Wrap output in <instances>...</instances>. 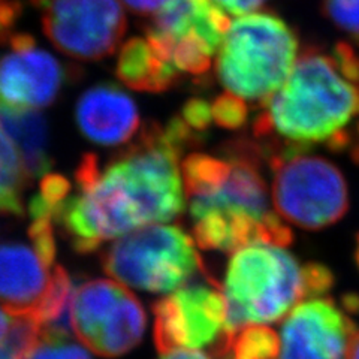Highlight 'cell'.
<instances>
[{"mask_svg":"<svg viewBox=\"0 0 359 359\" xmlns=\"http://www.w3.org/2000/svg\"><path fill=\"white\" fill-rule=\"evenodd\" d=\"M196 141L177 116L166 126L150 123L105 166L95 154H84L74 174L76 192L71 190L55 216L72 249L92 253L109 240L182 215L180 159Z\"/></svg>","mask_w":359,"mask_h":359,"instance_id":"1","label":"cell"},{"mask_svg":"<svg viewBox=\"0 0 359 359\" xmlns=\"http://www.w3.org/2000/svg\"><path fill=\"white\" fill-rule=\"evenodd\" d=\"M259 144L231 142L223 156L192 153L183 161L194 241L204 250L237 252L265 243L286 247L294 233L271 208Z\"/></svg>","mask_w":359,"mask_h":359,"instance_id":"2","label":"cell"},{"mask_svg":"<svg viewBox=\"0 0 359 359\" xmlns=\"http://www.w3.org/2000/svg\"><path fill=\"white\" fill-rule=\"evenodd\" d=\"M359 120V54L339 42L331 51L309 47L286 83L262 104L253 130L259 140L307 150L325 144L346 151Z\"/></svg>","mask_w":359,"mask_h":359,"instance_id":"3","label":"cell"},{"mask_svg":"<svg viewBox=\"0 0 359 359\" xmlns=\"http://www.w3.org/2000/svg\"><path fill=\"white\" fill-rule=\"evenodd\" d=\"M334 282L327 265L301 264L282 245H245L232 255L222 287L228 332L277 322L302 299L328 294Z\"/></svg>","mask_w":359,"mask_h":359,"instance_id":"4","label":"cell"},{"mask_svg":"<svg viewBox=\"0 0 359 359\" xmlns=\"http://www.w3.org/2000/svg\"><path fill=\"white\" fill-rule=\"evenodd\" d=\"M219 50L216 67L224 93L264 104L294 69L298 38L280 17L255 13L232 22Z\"/></svg>","mask_w":359,"mask_h":359,"instance_id":"5","label":"cell"},{"mask_svg":"<svg viewBox=\"0 0 359 359\" xmlns=\"http://www.w3.org/2000/svg\"><path fill=\"white\" fill-rule=\"evenodd\" d=\"M273 204L277 215L307 231L340 222L349 210V189L343 172L325 157L292 145L269 144Z\"/></svg>","mask_w":359,"mask_h":359,"instance_id":"6","label":"cell"},{"mask_svg":"<svg viewBox=\"0 0 359 359\" xmlns=\"http://www.w3.org/2000/svg\"><path fill=\"white\" fill-rule=\"evenodd\" d=\"M100 259L117 282L153 294L174 292L202 271L192 237L175 224H149L123 235Z\"/></svg>","mask_w":359,"mask_h":359,"instance_id":"7","label":"cell"},{"mask_svg":"<svg viewBox=\"0 0 359 359\" xmlns=\"http://www.w3.org/2000/svg\"><path fill=\"white\" fill-rule=\"evenodd\" d=\"M229 26L212 0H170L156 13L145 39L182 75H204Z\"/></svg>","mask_w":359,"mask_h":359,"instance_id":"8","label":"cell"},{"mask_svg":"<svg viewBox=\"0 0 359 359\" xmlns=\"http://www.w3.org/2000/svg\"><path fill=\"white\" fill-rule=\"evenodd\" d=\"M145 322L138 298L114 280H88L75 290L72 332L99 356L117 358L132 351L142 339Z\"/></svg>","mask_w":359,"mask_h":359,"instance_id":"9","label":"cell"},{"mask_svg":"<svg viewBox=\"0 0 359 359\" xmlns=\"http://www.w3.org/2000/svg\"><path fill=\"white\" fill-rule=\"evenodd\" d=\"M41 13L42 30L55 48L75 60L111 55L126 32L118 0H30Z\"/></svg>","mask_w":359,"mask_h":359,"instance_id":"10","label":"cell"},{"mask_svg":"<svg viewBox=\"0 0 359 359\" xmlns=\"http://www.w3.org/2000/svg\"><path fill=\"white\" fill-rule=\"evenodd\" d=\"M154 343L162 355L217 344L228 332L223 289L205 276L153 304Z\"/></svg>","mask_w":359,"mask_h":359,"instance_id":"11","label":"cell"},{"mask_svg":"<svg viewBox=\"0 0 359 359\" xmlns=\"http://www.w3.org/2000/svg\"><path fill=\"white\" fill-rule=\"evenodd\" d=\"M8 43L11 50L0 57V105L21 109L51 105L69 72L27 33H14Z\"/></svg>","mask_w":359,"mask_h":359,"instance_id":"12","label":"cell"},{"mask_svg":"<svg viewBox=\"0 0 359 359\" xmlns=\"http://www.w3.org/2000/svg\"><path fill=\"white\" fill-rule=\"evenodd\" d=\"M355 322L331 298H313L292 310L280 331L277 359H346Z\"/></svg>","mask_w":359,"mask_h":359,"instance_id":"13","label":"cell"},{"mask_svg":"<svg viewBox=\"0 0 359 359\" xmlns=\"http://www.w3.org/2000/svg\"><path fill=\"white\" fill-rule=\"evenodd\" d=\"M54 262L29 243H0V307L11 316L38 309L51 283Z\"/></svg>","mask_w":359,"mask_h":359,"instance_id":"14","label":"cell"},{"mask_svg":"<svg viewBox=\"0 0 359 359\" xmlns=\"http://www.w3.org/2000/svg\"><path fill=\"white\" fill-rule=\"evenodd\" d=\"M75 120L84 137L99 145L126 144L141 126L137 104L114 84L86 90L76 102Z\"/></svg>","mask_w":359,"mask_h":359,"instance_id":"15","label":"cell"},{"mask_svg":"<svg viewBox=\"0 0 359 359\" xmlns=\"http://www.w3.org/2000/svg\"><path fill=\"white\" fill-rule=\"evenodd\" d=\"M0 128L14 142L29 180L47 175L53 161L48 125L41 112L0 105Z\"/></svg>","mask_w":359,"mask_h":359,"instance_id":"16","label":"cell"},{"mask_svg":"<svg viewBox=\"0 0 359 359\" xmlns=\"http://www.w3.org/2000/svg\"><path fill=\"white\" fill-rule=\"evenodd\" d=\"M116 74L123 84L149 93L166 92L182 78V74L165 62L144 38H132L123 45Z\"/></svg>","mask_w":359,"mask_h":359,"instance_id":"17","label":"cell"},{"mask_svg":"<svg viewBox=\"0 0 359 359\" xmlns=\"http://www.w3.org/2000/svg\"><path fill=\"white\" fill-rule=\"evenodd\" d=\"M76 285L60 265L53 269L51 283L38 309L30 313L41 328V339L69 340L72 332V304Z\"/></svg>","mask_w":359,"mask_h":359,"instance_id":"18","label":"cell"},{"mask_svg":"<svg viewBox=\"0 0 359 359\" xmlns=\"http://www.w3.org/2000/svg\"><path fill=\"white\" fill-rule=\"evenodd\" d=\"M29 182L14 142L0 128V212L17 217L25 215L22 194Z\"/></svg>","mask_w":359,"mask_h":359,"instance_id":"19","label":"cell"},{"mask_svg":"<svg viewBox=\"0 0 359 359\" xmlns=\"http://www.w3.org/2000/svg\"><path fill=\"white\" fill-rule=\"evenodd\" d=\"M278 335L264 327H244L226 335L217 343V359H277Z\"/></svg>","mask_w":359,"mask_h":359,"instance_id":"20","label":"cell"},{"mask_svg":"<svg viewBox=\"0 0 359 359\" xmlns=\"http://www.w3.org/2000/svg\"><path fill=\"white\" fill-rule=\"evenodd\" d=\"M210 105L212 121L220 128L237 130L241 126H244L247 118H249V108H247V104L244 100L229 93H223L217 96Z\"/></svg>","mask_w":359,"mask_h":359,"instance_id":"21","label":"cell"},{"mask_svg":"<svg viewBox=\"0 0 359 359\" xmlns=\"http://www.w3.org/2000/svg\"><path fill=\"white\" fill-rule=\"evenodd\" d=\"M323 13L359 45V0H323Z\"/></svg>","mask_w":359,"mask_h":359,"instance_id":"22","label":"cell"},{"mask_svg":"<svg viewBox=\"0 0 359 359\" xmlns=\"http://www.w3.org/2000/svg\"><path fill=\"white\" fill-rule=\"evenodd\" d=\"M25 359H92L86 349L69 340H48L41 341L33 347Z\"/></svg>","mask_w":359,"mask_h":359,"instance_id":"23","label":"cell"},{"mask_svg":"<svg viewBox=\"0 0 359 359\" xmlns=\"http://www.w3.org/2000/svg\"><path fill=\"white\" fill-rule=\"evenodd\" d=\"M22 6L18 0H0V43L14 35L13 30L21 15Z\"/></svg>","mask_w":359,"mask_h":359,"instance_id":"24","label":"cell"},{"mask_svg":"<svg viewBox=\"0 0 359 359\" xmlns=\"http://www.w3.org/2000/svg\"><path fill=\"white\" fill-rule=\"evenodd\" d=\"M212 2L231 14L243 15L259 8L265 0H212Z\"/></svg>","mask_w":359,"mask_h":359,"instance_id":"25","label":"cell"},{"mask_svg":"<svg viewBox=\"0 0 359 359\" xmlns=\"http://www.w3.org/2000/svg\"><path fill=\"white\" fill-rule=\"evenodd\" d=\"M168 2H170V0H123V4H125L130 11L141 15H150L153 13H157V11Z\"/></svg>","mask_w":359,"mask_h":359,"instance_id":"26","label":"cell"},{"mask_svg":"<svg viewBox=\"0 0 359 359\" xmlns=\"http://www.w3.org/2000/svg\"><path fill=\"white\" fill-rule=\"evenodd\" d=\"M162 359H211L204 353L199 352H190V351H175L171 353L163 355Z\"/></svg>","mask_w":359,"mask_h":359,"instance_id":"27","label":"cell"},{"mask_svg":"<svg viewBox=\"0 0 359 359\" xmlns=\"http://www.w3.org/2000/svg\"><path fill=\"white\" fill-rule=\"evenodd\" d=\"M11 322H13V316H11L9 313H6L2 307H0V341L5 339Z\"/></svg>","mask_w":359,"mask_h":359,"instance_id":"28","label":"cell"},{"mask_svg":"<svg viewBox=\"0 0 359 359\" xmlns=\"http://www.w3.org/2000/svg\"><path fill=\"white\" fill-rule=\"evenodd\" d=\"M346 359H359V331H355L352 337Z\"/></svg>","mask_w":359,"mask_h":359,"instance_id":"29","label":"cell"},{"mask_svg":"<svg viewBox=\"0 0 359 359\" xmlns=\"http://www.w3.org/2000/svg\"><path fill=\"white\" fill-rule=\"evenodd\" d=\"M0 359H18V358H15L8 349H5L2 344H0Z\"/></svg>","mask_w":359,"mask_h":359,"instance_id":"30","label":"cell"},{"mask_svg":"<svg viewBox=\"0 0 359 359\" xmlns=\"http://www.w3.org/2000/svg\"><path fill=\"white\" fill-rule=\"evenodd\" d=\"M355 262L359 268V233L356 235V240H355Z\"/></svg>","mask_w":359,"mask_h":359,"instance_id":"31","label":"cell"}]
</instances>
